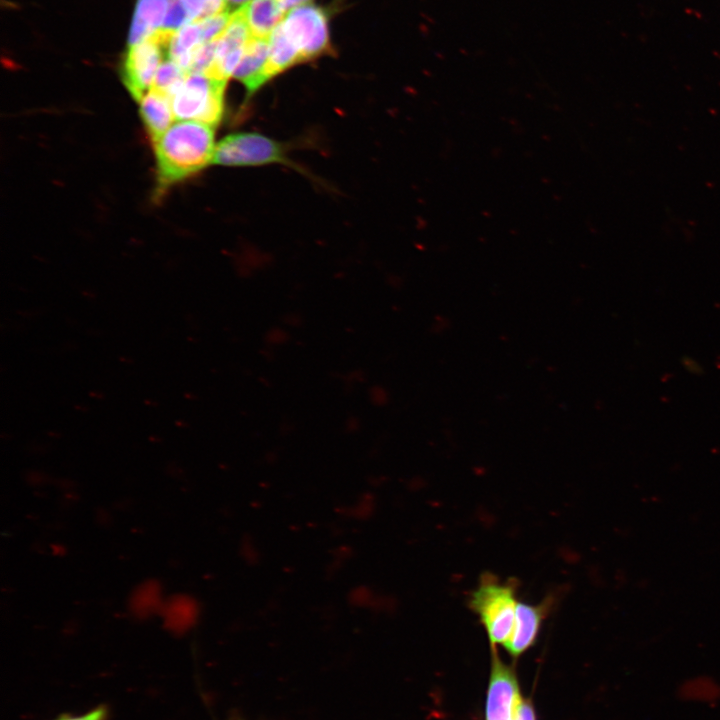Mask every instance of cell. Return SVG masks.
<instances>
[{"instance_id":"cell-1","label":"cell","mask_w":720,"mask_h":720,"mask_svg":"<svg viewBox=\"0 0 720 720\" xmlns=\"http://www.w3.org/2000/svg\"><path fill=\"white\" fill-rule=\"evenodd\" d=\"M158 191L191 176L212 163L214 128L185 120L172 124L153 142ZM159 192V193H160Z\"/></svg>"},{"instance_id":"cell-2","label":"cell","mask_w":720,"mask_h":720,"mask_svg":"<svg viewBox=\"0 0 720 720\" xmlns=\"http://www.w3.org/2000/svg\"><path fill=\"white\" fill-rule=\"evenodd\" d=\"M518 587L514 578L504 581L491 572H484L469 593L468 608L478 616L492 647L505 646L511 637L519 602Z\"/></svg>"},{"instance_id":"cell-3","label":"cell","mask_w":720,"mask_h":720,"mask_svg":"<svg viewBox=\"0 0 720 720\" xmlns=\"http://www.w3.org/2000/svg\"><path fill=\"white\" fill-rule=\"evenodd\" d=\"M173 34V31L161 28L143 41L128 45L120 66V77L134 100L140 102L151 89L159 66L169 58Z\"/></svg>"},{"instance_id":"cell-4","label":"cell","mask_w":720,"mask_h":720,"mask_svg":"<svg viewBox=\"0 0 720 720\" xmlns=\"http://www.w3.org/2000/svg\"><path fill=\"white\" fill-rule=\"evenodd\" d=\"M226 82L204 74H188L172 98L175 119L217 126L224 114Z\"/></svg>"},{"instance_id":"cell-5","label":"cell","mask_w":720,"mask_h":720,"mask_svg":"<svg viewBox=\"0 0 720 720\" xmlns=\"http://www.w3.org/2000/svg\"><path fill=\"white\" fill-rule=\"evenodd\" d=\"M212 163L224 166H258L289 162L279 142L256 132H237L218 142Z\"/></svg>"},{"instance_id":"cell-6","label":"cell","mask_w":720,"mask_h":720,"mask_svg":"<svg viewBox=\"0 0 720 720\" xmlns=\"http://www.w3.org/2000/svg\"><path fill=\"white\" fill-rule=\"evenodd\" d=\"M282 25L289 39L298 48L302 61L328 52V22L322 8L312 4L296 7L288 12Z\"/></svg>"},{"instance_id":"cell-7","label":"cell","mask_w":720,"mask_h":720,"mask_svg":"<svg viewBox=\"0 0 720 720\" xmlns=\"http://www.w3.org/2000/svg\"><path fill=\"white\" fill-rule=\"evenodd\" d=\"M492 670L488 689L486 720H514L521 701L514 672L492 647Z\"/></svg>"},{"instance_id":"cell-8","label":"cell","mask_w":720,"mask_h":720,"mask_svg":"<svg viewBox=\"0 0 720 720\" xmlns=\"http://www.w3.org/2000/svg\"><path fill=\"white\" fill-rule=\"evenodd\" d=\"M250 38L247 23L237 9L232 13L226 29L216 40L215 60L206 75L223 81L233 76Z\"/></svg>"},{"instance_id":"cell-9","label":"cell","mask_w":720,"mask_h":720,"mask_svg":"<svg viewBox=\"0 0 720 720\" xmlns=\"http://www.w3.org/2000/svg\"><path fill=\"white\" fill-rule=\"evenodd\" d=\"M557 598L548 595L537 604L519 600L516 608L514 628L505 644L507 651L514 657L520 656L536 641L544 620L551 614Z\"/></svg>"},{"instance_id":"cell-10","label":"cell","mask_w":720,"mask_h":720,"mask_svg":"<svg viewBox=\"0 0 720 720\" xmlns=\"http://www.w3.org/2000/svg\"><path fill=\"white\" fill-rule=\"evenodd\" d=\"M268 54L269 38L251 36L233 74V77L245 86L248 95L255 93L269 80L267 75Z\"/></svg>"},{"instance_id":"cell-11","label":"cell","mask_w":720,"mask_h":720,"mask_svg":"<svg viewBox=\"0 0 720 720\" xmlns=\"http://www.w3.org/2000/svg\"><path fill=\"white\" fill-rule=\"evenodd\" d=\"M140 116L147 133L154 142L175 120L171 98L150 89L140 101Z\"/></svg>"},{"instance_id":"cell-12","label":"cell","mask_w":720,"mask_h":720,"mask_svg":"<svg viewBox=\"0 0 720 720\" xmlns=\"http://www.w3.org/2000/svg\"><path fill=\"white\" fill-rule=\"evenodd\" d=\"M169 0H137L128 45L137 44L162 28Z\"/></svg>"},{"instance_id":"cell-13","label":"cell","mask_w":720,"mask_h":720,"mask_svg":"<svg viewBox=\"0 0 720 720\" xmlns=\"http://www.w3.org/2000/svg\"><path fill=\"white\" fill-rule=\"evenodd\" d=\"M251 36L269 38L272 31L283 20L278 0H250L239 8Z\"/></svg>"},{"instance_id":"cell-14","label":"cell","mask_w":720,"mask_h":720,"mask_svg":"<svg viewBox=\"0 0 720 720\" xmlns=\"http://www.w3.org/2000/svg\"><path fill=\"white\" fill-rule=\"evenodd\" d=\"M159 614L170 632L183 634L195 624L199 607L192 597L177 594L163 602Z\"/></svg>"},{"instance_id":"cell-15","label":"cell","mask_w":720,"mask_h":720,"mask_svg":"<svg viewBox=\"0 0 720 720\" xmlns=\"http://www.w3.org/2000/svg\"><path fill=\"white\" fill-rule=\"evenodd\" d=\"M300 62H303L300 52L285 33L281 22L269 36L267 75L271 79Z\"/></svg>"},{"instance_id":"cell-16","label":"cell","mask_w":720,"mask_h":720,"mask_svg":"<svg viewBox=\"0 0 720 720\" xmlns=\"http://www.w3.org/2000/svg\"><path fill=\"white\" fill-rule=\"evenodd\" d=\"M204 43L198 21H191L174 32L169 45V59L188 73L194 54Z\"/></svg>"},{"instance_id":"cell-17","label":"cell","mask_w":720,"mask_h":720,"mask_svg":"<svg viewBox=\"0 0 720 720\" xmlns=\"http://www.w3.org/2000/svg\"><path fill=\"white\" fill-rule=\"evenodd\" d=\"M164 600L159 583L147 581L138 585L129 599V609L135 617L146 618L160 612Z\"/></svg>"},{"instance_id":"cell-18","label":"cell","mask_w":720,"mask_h":720,"mask_svg":"<svg viewBox=\"0 0 720 720\" xmlns=\"http://www.w3.org/2000/svg\"><path fill=\"white\" fill-rule=\"evenodd\" d=\"M678 695L686 701L713 703L720 699V684L708 676L693 677L680 685Z\"/></svg>"},{"instance_id":"cell-19","label":"cell","mask_w":720,"mask_h":720,"mask_svg":"<svg viewBox=\"0 0 720 720\" xmlns=\"http://www.w3.org/2000/svg\"><path fill=\"white\" fill-rule=\"evenodd\" d=\"M187 76L188 73L183 68L171 59L166 58L157 70L151 89L168 96L172 100Z\"/></svg>"},{"instance_id":"cell-20","label":"cell","mask_w":720,"mask_h":720,"mask_svg":"<svg viewBox=\"0 0 720 720\" xmlns=\"http://www.w3.org/2000/svg\"><path fill=\"white\" fill-rule=\"evenodd\" d=\"M181 2L192 21L203 20L229 11L225 0H181Z\"/></svg>"},{"instance_id":"cell-21","label":"cell","mask_w":720,"mask_h":720,"mask_svg":"<svg viewBox=\"0 0 720 720\" xmlns=\"http://www.w3.org/2000/svg\"><path fill=\"white\" fill-rule=\"evenodd\" d=\"M191 21L189 13L181 0H169L162 25L163 29L175 32Z\"/></svg>"},{"instance_id":"cell-22","label":"cell","mask_w":720,"mask_h":720,"mask_svg":"<svg viewBox=\"0 0 720 720\" xmlns=\"http://www.w3.org/2000/svg\"><path fill=\"white\" fill-rule=\"evenodd\" d=\"M514 720H535L533 707L528 701H520Z\"/></svg>"},{"instance_id":"cell-23","label":"cell","mask_w":720,"mask_h":720,"mask_svg":"<svg viewBox=\"0 0 720 720\" xmlns=\"http://www.w3.org/2000/svg\"><path fill=\"white\" fill-rule=\"evenodd\" d=\"M107 716V710L105 707L100 706L94 710L77 717L62 718L59 720H105Z\"/></svg>"},{"instance_id":"cell-24","label":"cell","mask_w":720,"mask_h":720,"mask_svg":"<svg viewBox=\"0 0 720 720\" xmlns=\"http://www.w3.org/2000/svg\"><path fill=\"white\" fill-rule=\"evenodd\" d=\"M308 1L310 0H278L279 5L284 13L296 7L302 6Z\"/></svg>"},{"instance_id":"cell-25","label":"cell","mask_w":720,"mask_h":720,"mask_svg":"<svg viewBox=\"0 0 720 720\" xmlns=\"http://www.w3.org/2000/svg\"><path fill=\"white\" fill-rule=\"evenodd\" d=\"M229 11L233 12L232 8L239 9L241 6L249 2L250 0H225Z\"/></svg>"}]
</instances>
